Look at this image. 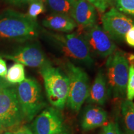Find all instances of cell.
Here are the masks:
<instances>
[{
	"label": "cell",
	"mask_w": 134,
	"mask_h": 134,
	"mask_svg": "<svg viewBox=\"0 0 134 134\" xmlns=\"http://www.w3.org/2000/svg\"><path fill=\"white\" fill-rule=\"evenodd\" d=\"M38 27L36 19L27 14L9 12L0 19V37L18 41L38 36Z\"/></svg>",
	"instance_id": "cell-1"
},
{
	"label": "cell",
	"mask_w": 134,
	"mask_h": 134,
	"mask_svg": "<svg viewBox=\"0 0 134 134\" xmlns=\"http://www.w3.org/2000/svg\"><path fill=\"white\" fill-rule=\"evenodd\" d=\"M109 94L114 99L124 98L126 96L129 63L123 52L115 50L108 57L106 62Z\"/></svg>",
	"instance_id": "cell-2"
},
{
	"label": "cell",
	"mask_w": 134,
	"mask_h": 134,
	"mask_svg": "<svg viewBox=\"0 0 134 134\" xmlns=\"http://www.w3.org/2000/svg\"><path fill=\"white\" fill-rule=\"evenodd\" d=\"M50 37L62 53L77 63L91 67L94 60L81 34H49Z\"/></svg>",
	"instance_id": "cell-3"
},
{
	"label": "cell",
	"mask_w": 134,
	"mask_h": 134,
	"mask_svg": "<svg viewBox=\"0 0 134 134\" xmlns=\"http://www.w3.org/2000/svg\"><path fill=\"white\" fill-rule=\"evenodd\" d=\"M50 103L58 110L65 108L68 94V77L59 68L47 65L40 68Z\"/></svg>",
	"instance_id": "cell-4"
},
{
	"label": "cell",
	"mask_w": 134,
	"mask_h": 134,
	"mask_svg": "<svg viewBox=\"0 0 134 134\" xmlns=\"http://www.w3.org/2000/svg\"><path fill=\"white\" fill-rule=\"evenodd\" d=\"M65 74L69 82L66 104L75 113L80 111L88 96L90 81L88 74L83 68L71 62L65 63Z\"/></svg>",
	"instance_id": "cell-5"
},
{
	"label": "cell",
	"mask_w": 134,
	"mask_h": 134,
	"mask_svg": "<svg viewBox=\"0 0 134 134\" xmlns=\"http://www.w3.org/2000/svg\"><path fill=\"white\" fill-rule=\"evenodd\" d=\"M16 93L24 119L28 121L32 120L46 105L41 87L36 80L25 79L18 85Z\"/></svg>",
	"instance_id": "cell-6"
},
{
	"label": "cell",
	"mask_w": 134,
	"mask_h": 134,
	"mask_svg": "<svg viewBox=\"0 0 134 134\" xmlns=\"http://www.w3.org/2000/svg\"><path fill=\"white\" fill-rule=\"evenodd\" d=\"M23 119L24 117L17 96L16 88L10 85L0 91V128L14 127Z\"/></svg>",
	"instance_id": "cell-7"
},
{
	"label": "cell",
	"mask_w": 134,
	"mask_h": 134,
	"mask_svg": "<svg viewBox=\"0 0 134 134\" xmlns=\"http://www.w3.org/2000/svg\"><path fill=\"white\" fill-rule=\"evenodd\" d=\"M34 134H70L60 110L48 108L36 117L32 124Z\"/></svg>",
	"instance_id": "cell-8"
},
{
	"label": "cell",
	"mask_w": 134,
	"mask_h": 134,
	"mask_svg": "<svg viewBox=\"0 0 134 134\" xmlns=\"http://www.w3.org/2000/svg\"><path fill=\"white\" fill-rule=\"evenodd\" d=\"M83 36L86 41L91 55L105 58L116 50L113 40L105 32L103 27L95 24L85 29Z\"/></svg>",
	"instance_id": "cell-9"
},
{
	"label": "cell",
	"mask_w": 134,
	"mask_h": 134,
	"mask_svg": "<svg viewBox=\"0 0 134 134\" xmlns=\"http://www.w3.org/2000/svg\"><path fill=\"white\" fill-rule=\"evenodd\" d=\"M103 29L110 37L117 41H123L126 33L134 24L133 21L115 8H112L101 18Z\"/></svg>",
	"instance_id": "cell-10"
},
{
	"label": "cell",
	"mask_w": 134,
	"mask_h": 134,
	"mask_svg": "<svg viewBox=\"0 0 134 134\" xmlns=\"http://www.w3.org/2000/svg\"><path fill=\"white\" fill-rule=\"evenodd\" d=\"M4 57L16 63L32 68H41L50 64L42 50L34 45L23 47L13 54Z\"/></svg>",
	"instance_id": "cell-11"
},
{
	"label": "cell",
	"mask_w": 134,
	"mask_h": 134,
	"mask_svg": "<svg viewBox=\"0 0 134 134\" xmlns=\"http://www.w3.org/2000/svg\"><path fill=\"white\" fill-rule=\"evenodd\" d=\"M71 18L81 29H88L96 24L95 7L87 0H76Z\"/></svg>",
	"instance_id": "cell-12"
},
{
	"label": "cell",
	"mask_w": 134,
	"mask_h": 134,
	"mask_svg": "<svg viewBox=\"0 0 134 134\" xmlns=\"http://www.w3.org/2000/svg\"><path fill=\"white\" fill-rule=\"evenodd\" d=\"M108 121V114L103 108L96 105L85 107L81 119V129L85 131L104 126Z\"/></svg>",
	"instance_id": "cell-13"
},
{
	"label": "cell",
	"mask_w": 134,
	"mask_h": 134,
	"mask_svg": "<svg viewBox=\"0 0 134 134\" xmlns=\"http://www.w3.org/2000/svg\"><path fill=\"white\" fill-rule=\"evenodd\" d=\"M109 96L106 76L102 70H100L90 88L86 100L91 104L103 105L108 99Z\"/></svg>",
	"instance_id": "cell-14"
},
{
	"label": "cell",
	"mask_w": 134,
	"mask_h": 134,
	"mask_svg": "<svg viewBox=\"0 0 134 134\" xmlns=\"http://www.w3.org/2000/svg\"><path fill=\"white\" fill-rule=\"evenodd\" d=\"M42 24L48 29L64 33L71 32L77 27L76 22L71 16L57 13L48 16L43 19Z\"/></svg>",
	"instance_id": "cell-15"
},
{
	"label": "cell",
	"mask_w": 134,
	"mask_h": 134,
	"mask_svg": "<svg viewBox=\"0 0 134 134\" xmlns=\"http://www.w3.org/2000/svg\"><path fill=\"white\" fill-rule=\"evenodd\" d=\"M121 113L125 132L134 134V103L125 99L121 104Z\"/></svg>",
	"instance_id": "cell-16"
},
{
	"label": "cell",
	"mask_w": 134,
	"mask_h": 134,
	"mask_svg": "<svg viewBox=\"0 0 134 134\" xmlns=\"http://www.w3.org/2000/svg\"><path fill=\"white\" fill-rule=\"evenodd\" d=\"M45 1L52 12L71 17L76 0H45Z\"/></svg>",
	"instance_id": "cell-17"
},
{
	"label": "cell",
	"mask_w": 134,
	"mask_h": 134,
	"mask_svg": "<svg viewBox=\"0 0 134 134\" xmlns=\"http://www.w3.org/2000/svg\"><path fill=\"white\" fill-rule=\"evenodd\" d=\"M6 80L10 84L20 83L26 79L24 65L16 63L8 70L6 75Z\"/></svg>",
	"instance_id": "cell-18"
},
{
	"label": "cell",
	"mask_w": 134,
	"mask_h": 134,
	"mask_svg": "<svg viewBox=\"0 0 134 134\" xmlns=\"http://www.w3.org/2000/svg\"><path fill=\"white\" fill-rule=\"evenodd\" d=\"M45 11V7L43 2L42 0H35L31 3L28 9L27 16L32 19H36L38 15Z\"/></svg>",
	"instance_id": "cell-19"
},
{
	"label": "cell",
	"mask_w": 134,
	"mask_h": 134,
	"mask_svg": "<svg viewBox=\"0 0 134 134\" xmlns=\"http://www.w3.org/2000/svg\"><path fill=\"white\" fill-rule=\"evenodd\" d=\"M115 4L120 12L134 16V0H116Z\"/></svg>",
	"instance_id": "cell-20"
},
{
	"label": "cell",
	"mask_w": 134,
	"mask_h": 134,
	"mask_svg": "<svg viewBox=\"0 0 134 134\" xmlns=\"http://www.w3.org/2000/svg\"><path fill=\"white\" fill-rule=\"evenodd\" d=\"M127 99L132 100L134 99V66L130 65L129 69V77L126 88Z\"/></svg>",
	"instance_id": "cell-21"
},
{
	"label": "cell",
	"mask_w": 134,
	"mask_h": 134,
	"mask_svg": "<svg viewBox=\"0 0 134 134\" xmlns=\"http://www.w3.org/2000/svg\"><path fill=\"white\" fill-rule=\"evenodd\" d=\"M99 12L104 13L109 6L112 0H87Z\"/></svg>",
	"instance_id": "cell-22"
},
{
	"label": "cell",
	"mask_w": 134,
	"mask_h": 134,
	"mask_svg": "<svg viewBox=\"0 0 134 134\" xmlns=\"http://www.w3.org/2000/svg\"><path fill=\"white\" fill-rule=\"evenodd\" d=\"M100 134H119V127L117 123L110 122L104 125Z\"/></svg>",
	"instance_id": "cell-23"
},
{
	"label": "cell",
	"mask_w": 134,
	"mask_h": 134,
	"mask_svg": "<svg viewBox=\"0 0 134 134\" xmlns=\"http://www.w3.org/2000/svg\"><path fill=\"white\" fill-rule=\"evenodd\" d=\"M124 39L129 46L134 48V24L126 33Z\"/></svg>",
	"instance_id": "cell-24"
},
{
	"label": "cell",
	"mask_w": 134,
	"mask_h": 134,
	"mask_svg": "<svg viewBox=\"0 0 134 134\" xmlns=\"http://www.w3.org/2000/svg\"><path fill=\"white\" fill-rule=\"evenodd\" d=\"M13 134H34L32 131L27 125H22L15 130Z\"/></svg>",
	"instance_id": "cell-25"
},
{
	"label": "cell",
	"mask_w": 134,
	"mask_h": 134,
	"mask_svg": "<svg viewBox=\"0 0 134 134\" xmlns=\"http://www.w3.org/2000/svg\"><path fill=\"white\" fill-rule=\"evenodd\" d=\"M7 66H6V62L2 58H0V77L5 78L7 75Z\"/></svg>",
	"instance_id": "cell-26"
},
{
	"label": "cell",
	"mask_w": 134,
	"mask_h": 134,
	"mask_svg": "<svg viewBox=\"0 0 134 134\" xmlns=\"http://www.w3.org/2000/svg\"><path fill=\"white\" fill-rule=\"evenodd\" d=\"M9 83H8V82H6L5 80L0 78V91H1L2 89L5 88V87L9 86Z\"/></svg>",
	"instance_id": "cell-27"
},
{
	"label": "cell",
	"mask_w": 134,
	"mask_h": 134,
	"mask_svg": "<svg viewBox=\"0 0 134 134\" xmlns=\"http://www.w3.org/2000/svg\"><path fill=\"white\" fill-rule=\"evenodd\" d=\"M127 60H128L129 63H130L131 65L134 66V54H130L128 55L127 57Z\"/></svg>",
	"instance_id": "cell-28"
},
{
	"label": "cell",
	"mask_w": 134,
	"mask_h": 134,
	"mask_svg": "<svg viewBox=\"0 0 134 134\" xmlns=\"http://www.w3.org/2000/svg\"><path fill=\"white\" fill-rule=\"evenodd\" d=\"M14 2L18 3H31L35 0H13Z\"/></svg>",
	"instance_id": "cell-29"
},
{
	"label": "cell",
	"mask_w": 134,
	"mask_h": 134,
	"mask_svg": "<svg viewBox=\"0 0 134 134\" xmlns=\"http://www.w3.org/2000/svg\"><path fill=\"white\" fill-rule=\"evenodd\" d=\"M119 134H128V133H127V132H125V131H122V130H120L119 128Z\"/></svg>",
	"instance_id": "cell-30"
},
{
	"label": "cell",
	"mask_w": 134,
	"mask_h": 134,
	"mask_svg": "<svg viewBox=\"0 0 134 134\" xmlns=\"http://www.w3.org/2000/svg\"><path fill=\"white\" fill-rule=\"evenodd\" d=\"M3 134H13V133H12V132H9V131H7V132H5L4 133H3Z\"/></svg>",
	"instance_id": "cell-31"
}]
</instances>
